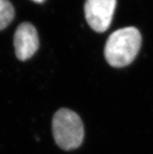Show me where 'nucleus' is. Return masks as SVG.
Masks as SVG:
<instances>
[{
	"label": "nucleus",
	"instance_id": "7ed1b4c3",
	"mask_svg": "<svg viewBox=\"0 0 153 154\" xmlns=\"http://www.w3.org/2000/svg\"><path fill=\"white\" fill-rule=\"evenodd\" d=\"M116 0H86L84 14L87 23L96 32L106 31L112 22Z\"/></svg>",
	"mask_w": 153,
	"mask_h": 154
},
{
	"label": "nucleus",
	"instance_id": "39448f33",
	"mask_svg": "<svg viewBox=\"0 0 153 154\" xmlns=\"http://www.w3.org/2000/svg\"><path fill=\"white\" fill-rule=\"evenodd\" d=\"M15 10L9 0H0V31L5 29L14 20Z\"/></svg>",
	"mask_w": 153,
	"mask_h": 154
},
{
	"label": "nucleus",
	"instance_id": "423d86ee",
	"mask_svg": "<svg viewBox=\"0 0 153 154\" xmlns=\"http://www.w3.org/2000/svg\"><path fill=\"white\" fill-rule=\"evenodd\" d=\"M31 1H33L35 2H37V3H41V2H45V0H31Z\"/></svg>",
	"mask_w": 153,
	"mask_h": 154
},
{
	"label": "nucleus",
	"instance_id": "f257e3e1",
	"mask_svg": "<svg viewBox=\"0 0 153 154\" xmlns=\"http://www.w3.org/2000/svg\"><path fill=\"white\" fill-rule=\"evenodd\" d=\"M142 35L134 27H127L114 31L105 45V57L110 66L124 67L131 63L142 45Z\"/></svg>",
	"mask_w": 153,
	"mask_h": 154
},
{
	"label": "nucleus",
	"instance_id": "20e7f679",
	"mask_svg": "<svg viewBox=\"0 0 153 154\" xmlns=\"http://www.w3.org/2000/svg\"><path fill=\"white\" fill-rule=\"evenodd\" d=\"M14 44L16 56L20 60L24 61L31 58L39 46L36 28L28 22L20 24L14 33Z\"/></svg>",
	"mask_w": 153,
	"mask_h": 154
},
{
	"label": "nucleus",
	"instance_id": "f03ea898",
	"mask_svg": "<svg viewBox=\"0 0 153 154\" xmlns=\"http://www.w3.org/2000/svg\"><path fill=\"white\" fill-rule=\"evenodd\" d=\"M52 133L56 144L63 150H73L82 144L84 131L81 119L69 109L62 108L52 119Z\"/></svg>",
	"mask_w": 153,
	"mask_h": 154
}]
</instances>
